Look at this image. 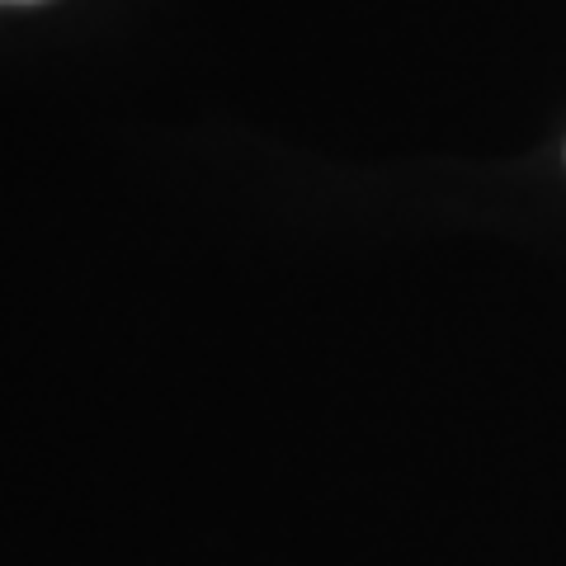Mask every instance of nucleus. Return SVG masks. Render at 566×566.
I'll list each match as a JSON object with an SVG mask.
<instances>
[]
</instances>
